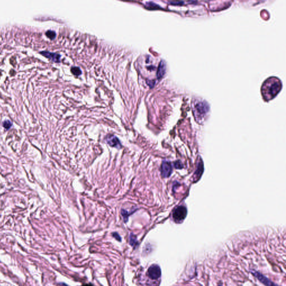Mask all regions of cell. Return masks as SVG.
<instances>
[{"instance_id":"10","label":"cell","mask_w":286,"mask_h":286,"mask_svg":"<svg viewBox=\"0 0 286 286\" xmlns=\"http://www.w3.org/2000/svg\"><path fill=\"white\" fill-rule=\"evenodd\" d=\"M137 243H138V241H137L136 236L133 234H131L130 236V244L132 245V247H136Z\"/></svg>"},{"instance_id":"2","label":"cell","mask_w":286,"mask_h":286,"mask_svg":"<svg viewBox=\"0 0 286 286\" xmlns=\"http://www.w3.org/2000/svg\"><path fill=\"white\" fill-rule=\"evenodd\" d=\"M187 215V210L183 206H179L174 211L173 214L174 220L176 222H181L185 219Z\"/></svg>"},{"instance_id":"8","label":"cell","mask_w":286,"mask_h":286,"mask_svg":"<svg viewBox=\"0 0 286 286\" xmlns=\"http://www.w3.org/2000/svg\"><path fill=\"white\" fill-rule=\"evenodd\" d=\"M107 141H108V144L111 146H115V147H116L117 148H118L121 146L120 141L118 140L117 138L115 137V136H110V137H108Z\"/></svg>"},{"instance_id":"3","label":"cell","mask_w":286,"mask_h":286,"mask_svg":"<svg viewBox=\"0 0 286 286\" xmlns=\"http://www.w3.org/2000/svg\"><path fill=\"white\" fill-rule=\"evenodd\" d=\"M250 272L252 273V274L254 276L256 277L259 281L261 283H262L265 286H278V285H277L276 284H275L274 283H273L271 281H270L267 277L263 276V274H261L260 273L257 272L255 270H251Z\"/></svg>"},{"instance_id":"12","label":"cell","mask_w":286,"mask_h":286,"mask_svg":"<svg viewBox=\"0 0 286 286\" xmlns=\"http://www.w3.org/2000/svg\"><path fill=\"white\" fill-rule=\"evenodd\" d=\"M3 126L6 129H9L12 126V123L9 120H6L3 123Z\"/></svg>"},{"instance_id":"11","label":"cell","mask_w":286,"mask_h":286,"mask_svg":"<svg viewBox=\"0 0 286 286\" xmlns=\"http://www.w3.org/2000/svg\"><path fill=\"white\" fill-rule=\"evenodd\" d=\"M46 35L48 38H50L52 39H54L56 36V33L52 30H48L46 32Z\"/></svg>"},{"instance_id":"14","label":"cell","mask_w":286,"mask_h":286,"mask_svg":"<svg viewBox=\"0 0 286 286\" xmlns=\"http://www.w3.org/2000/svg\"><path fill=\"white\" fill-rule=\"evenodd\" d=\"M83 286H93L92 285H84Z\"/></svg>"},{"instance_id":"1","label":"cell","mask_w":286,"mask_h":286,"mask_svg":"<svg viewBox=\"0 0 286 286\" xmlns=\"http://www.w3.org/2000/svg\"><path fill=\"white\" fill-rule=\"evenodd\" d=\"M267 80L263 85V95L265 99H270L275 97L281 89V83L279 80H274V78Z\"/></svg>"},{"instance_id":"13","label":"cell","mask_w":286,"mask_h":286,"mask_svg":"<svg viewBox=\"0 0 286 286\" xmlns=\"http://www.w3.org/2000/svg\"><path fill=\"white\" fill-rule=\"evenodd\" d=\"M113 237H114V238H115L117 240H118L119 241H121V237L120 236V235L118 234L117 233H113Z\"/></svg>"},{"instance_id":"9","label":"cell","mask_w":286,"mask_h":286,"mask_svg":"<svg viewBox=\"0 0 286 286\" xmlns=\"http://www.w3.org/2000/svg\"><path fill=\"white\" fill-rule=\"evenodd\" d=\"M165 65L164 61H162L160 63L158 70L157 72V77L158 79L161 78L163 76L165 73Z\"/></svg>"},{"instance_id":"6","label":"cell","mask_w":286,"mask_h":286,"mask_svg":"<svg viewBox=\"0 0 286 286\" xmlns=\"http://www.w3.org/2000/svg\"><path fill=\"white\" fill-rule=\"evenodd\" d=\"M162 174L164 177H168L172 172L171 164L168 162H163L161 168Z\"/></svg>"},{"instance_id":"5","label":"cell","mask_w":286,"mask_h":286,"mask_svg":"<svg viewBox=\"0 0 286 286\" xmlns=\"http://www.w3.org/2000/svg\"><path fill=\"white\" fill-rule=\"evenodd\" d=\"M195 111L198 115H204L208 111V106L206 102L203 101H197L195 106Z\"/></svg>"},{"instance_id":"7","label":"cell","mask_w":286,"mask_h":286,"mask_svg":"<svg viewBox=\"0 0 286 286\" xmlns=\"http://www.w3.org/2000/svg\"><path fill=\"white\" fill-rule=\"evenodd\" d=\"M40 53L43 56L52 59L53 61H56V62H59L60 61L61 56L57 53L48 52V51H42L40 52Z\"/></svg>"},{"instance_id":"4","label":"cell","mask_w":286,"mask_h":286,"mask_svg":"<svg viewBox=\"0 0 286 286\" xmlns=\"http://www.w3.org/2000/svg\"><path fill=\"white\" fill-rule=\"evenodd\" d=\"M148 276L152 279H157L161 276V269L159 266L153 264L151 266L148 271Z\"/></svg>"}]
</instances>
